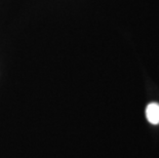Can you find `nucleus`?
Segmentation results:
<instances>
[{
    "label": "nucleus",
    "instance_id": "nucleus-1",
    "mask_svg": "<svg viewBox=\"0 0 159 158\" xmlns=\"http://www.w3.org/2000/svg\"><path fill=\"white\" fill-rule=\"evenodd\" d=\"M147 120L152 124H159V104L151 103L146 108Z\"/></svg>",
    "mask_w": 159,
    "mask_h": 158
}]
</instances>
